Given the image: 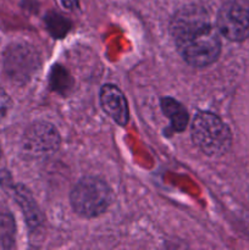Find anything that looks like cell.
<instances>
[{
    "label": "cell",
    "mask_w": 249,
    "mask_h": 250,
    "mask_svg": "<svg viewBox=\"0 0 249 250\" xmlns=\"http://www.w3.org/2000/svg\"><path fill=\"white\" fill-rule=\"evenodd\" d=\"M0 158H1V151H0Z\"/></svg>",
    "instance_id": "15"
},
{
    "label": "cell",
    "mask_w": 249,
    "mask_h": 250,
    "mask_svg": "<svg viewBox=\"0 0 249 250\" xmlns=\"http://www.w3.org/2000/svg\"><path fill=\"white\" fill-rule=\"evenodd\" d=\"M39 63L38 53L27 44H14L5 51L4 70L14 82H27L39 67Z\"/></svg>",
    "instance_id": "5"
},
{
    "label": "cell",
    "mask_w": 249,
    "mask_h": 250,
    "mask_svg": "<svg viewBox=\"0 0 249 250\" xmlns=\"http://www.w3.org/2000/svg\"><path fill=\"white\" fill-rule=\"evenodd\" d=\"M192 139L195 146L208 156H221L229 150L232 134L228 126L211 112L195 115L192 124Z\"/></svg>",
    "instance_id": "2"
},
{
    "label": "cell",
    "mask_w": 249,
    "mask_h": 250,
    "mask_svg": "<svg viewBox=\"0 0 249 250\" xmlns=\"http://www.w3.org/2000/svg\"><path fill=\"white\" fill-rule=\"evenodd\" d=\"M60 143L58 131L49 124H36L24 134L23 148L32 154H46L56 150Z\"/></svg>",
    "instance_id": "6"
},
{
    "label": "cell",
    "mask_w": 249,
    "mask_h": 250,
    "mask_svg": "<svg viewBox=\"0 0 249 250\" xmlns=\"http://www.w3.org/2000/svg\"><path fill=\"white\" fill-rule=\"evenodd\" d=\"M161 109H163L166 117L171 121L175 131H185V128L188 125L189 116H188L186 107L181 103L172 99V98H164L161 100Z\"/></svg>",
    "instance_id": "8"
},
{
    "label": "cell",
    "mask_w": 249,
    "mask_h": 250,
    "mask_svg": "<svg viewBox=\"0 0 249 250\" xmlns=\"http://www.w3.org/2000/svg\"><path fill=\"white\" fill-rule=\"evenodd\" d=\"M16 227L12 215L9 211H0V246L10 249L15 244Z\"/></svg>",
    "instance_id": "10"
},
{
    "label": "cell",
    "mask_w": 249,
    "mask_h": 250,
    "mask_svg": "<svg viewBox=\"0 0 249 250\" xmlns=\"http://www.w3.org/2000/svg\"><path fill=\"white\" fill-rule=\"evenodd\" d=\"M10 107H11V100L9 95L0 88V121L4 119Z\"/></svg>",
    "instance_id": "13"
},
{
    "label": "cell",
    "mask_w": 249,
    "mask_h": 250,
    "mask_svg": "<svg viewBox=\"0 0 249 250\" xmlns=\"http://www.w3.org/2000/svg\"><path fill=\"white\" fill-rule=\"evenodd\" d=\"M14 195L15 198H16L17 202L20 203V205L22 207V209H23L28 224L31 225L32 227L38 226V225L41 224V220H39L38 215V208L34 205L33 199L29 197L28 190H22L21 187H16L15 188Z\"/></svg>",
    "instance_id": "9"
},
{
    "label": "cell",
    "mask_w": 249,
    "mask_h": 250,
    "mask_svg": "<svg viewBox=\"0 0 249 250\" xmlns=\"http://www.w3.org/2000/svg\"><path fill=\"white\" fill-rule=\"evenodd\" d=\"M46 24H48V29L54 37H62L65 36L70 28V22L66 19H63L61 15L53 14L48 16L46 19Z\"/></svg>",
    "instance_id": "12"
},
{
    "label": "cell",
    "mask_w": 249,
    "mask_h": 250,
    "mask_svg": "<svg viewBox=\"0 0 249 250\" xmlns=\"http://www.w3.org/2000/svg\"><path fill=\"white\" fill-rule=\"evenodd\" d=\"M219 29L199 6L180 10L171 21V34L186 62L195 67L211 65L221 51Z\"/></svg>",
    "instance_id": "1"
},
{
    "label": "cell",
    "mask_w": 249,
    "mask_h": 250,
    "mask_svg": "<svg viewBox=\"0 0 249 250\" xmlns=\"http://www.w3.org/2000/svg\"><path fill=\"white\" fill-rule=\"evenodd\" d=\"M70 199L76 214L92 219L106 211L112 202V192L100 178L85 177L75 186Z\"/></svg>",
    "instance_id": "3"
},
{
    "label": "cell",
    "mask_w": 249,
    "mask_h": 250,
    "mask_svg": "<svg viewBox=\"0 0 249 250\" xmlns=\"http://www.w3.org/2000/svg\"><path fill=\"white\" fill-rule=\"evenodd\" d=\"M216 27L220 33L229 41L241 42L248 38V0H229L225 2L217 14Z\"/></svg>",
    "instance_id": "4"
},
{
    "label": "cell",
    "mask_w": 249,
    "mask_h": 250,
    "mask_svg": "<svg viewBox=\"0 0 249 250\" xmlns=\"http://www.w3.org/2000/svg\"><path fill=\"white\" fill-rule=\"evenodd\" d=\"M50 85L53 87L54 90L60 93L67 92L68 88L72 85V81L68 76L67 71L62 68L61 66L56 65L54 66L53 71H51L50 76Z\"/></svg>",
    "instance_id": "11"
},
{
    "label": "cell",
    "mask_w": 249,
    "mask_h": 250,
    "mask_svg": "<svg viewBox=\"0 0 249 250\" xmlns=\"http://www.w3.org/2000/svg\"><path fill=\"white\" fill-rule=\"evenodd\" d=\"M61 2H62L63 7H66V9L68 10H73L77 7V0H61Z\"/></svg>",
    "instance_id": "14"
},
{
    "label": "cell",
    "mask_w": 249,
    "mask_h": 250,
    "mask_svg": "<svg viewBox=\"0 0 249 250\" xmlns=\"http://www.w3.org/2000/svg\"><path fill=\"white\" fill-rule=\"evenodd\" d=\"M100 104L114 121L121 126L127 125L129 117L128 105L119 88L112 84H105L100 90Z\"/></svg>",
    "instance_id": "7"
}]
</instances>
